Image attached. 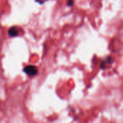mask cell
<instances>
[{"label": "cell", "mask_w": 123, "mask_h": 123, "mask_svg": "<svg viewBox=\"0 0 123 123\" xmlns=\"http://www.w3.org/2000/svg\"><path fill=\"white\" fill-rule=\"evenodd\" d=\"M23 72L26 75H28L31 77H33L38 74V68L33 65H28L24 68Z\"/></svg>", "instance_id": "6da1fadb"}, {"label": "cell", "mask_w": 123, "mask_h": 123, "mask_svg": "<svg viewBox=\"0 0 123 123\" xmlns=\"http://www.w3.org/2000/svg\"><path fill=\"white\" fill-rule=\"evenodd\" d=\"M18 33H19L18 28L16 27H12V28H10V30L8 31V34L11 37H16V36H18Z\"/></svg>", "instance_id": "7a4b0ae2"}, {"label": "cell", "mask_w": 123, "mask_h": 123, "mask_svg": "<svg viewBox=\"0 0 123 123\" xmlns=\"http://www.w3.org/2000/svg\"><path fill=\"white\" fill-rule=\"evenodd\" d=\"M70 4V7L73 5V0H69V1H68V6H69V5Z\"/></svg>", "instance_id": "3957f363"}]
</instances>
